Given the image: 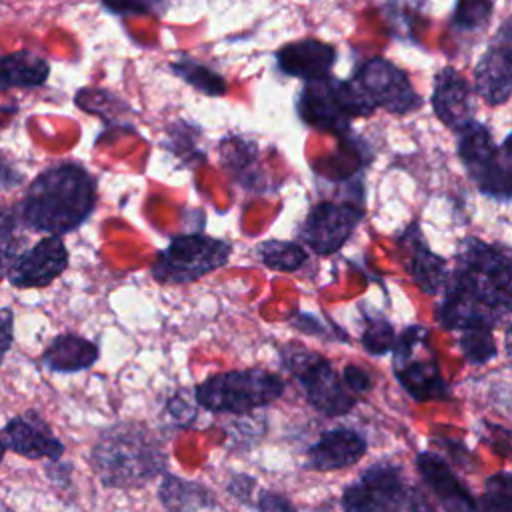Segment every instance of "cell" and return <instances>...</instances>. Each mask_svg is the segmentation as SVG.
Here are the masks:
<instances>
[{"label": "cell", "mask_w": 512, "mask_h": 512, "mask_svg": "<svg viewBox=\"0 0 512 512\" xmlns=\"http://www.w3.org/2000/svg\"><path fill=\"white\" fill-rule=\"evenodd\" d=\"M438 320L446 330H494L510 312V254L500 244L464 238L448 274Z\"/></svg>", "instance_id": "obj_1"}, {"label": "cell", "mask_w": 512, "mask_h": 512, "mask_svg": "<svg viewBox=\"0 0 512 512\" xmlns=\"http://www.w3.org/2000/svg\"><path fill=\"white\" fill-rule=\"evenodd\" d=\"M94 208V176L78 162H58L28 184L16 216L32 232L62 236L78 230Z\"/></svg>", "instance_id": "obj_2"}, {"label": "cell", "mask_w": 512, "mask_h": 512, "mask_svg": "<svg viewBox=\"0 0 512 512\" xmlns=\"http://www.w3.org/2000/svg\"><path fill=\"white\" fill-rule=\"evenodd\" d=\"M106 488L134 490L166 474L168 456L156 434L140 422H116L94 440L88 456Z\"/></svg>", "instance_id": "obj_3"}, {"label": "cell", "mask_w": 512, "mask_h": 512, "mask_svg": "<svg viewBox=\"0 0 512 512\" xmlns=\"http://www.w3.org/2000/svg\"><path fill=\"white\" fill-rule=\"evenodd\" d=\"M284 394V380L262 368L218 372L194 388L196 402L216 414H248L276 402Z\"/></svg>", "instance_id": "obj_4"}, {"label": "cell", "mask_w": 512, "mask_h": 512, "mask_svg": "<svg viewBox=\"0 0 512 512\" xmlns=\"http://www.w3.org/2000/svg\"><path fill=\"white\" fill-rule=\"evenodd\" d=\"M282 362L286 370L300 382L306 402L326 418L348 414L356 396L344 386L340 374L318 352L290 342L282 348Z\"/></svg>", "instance_id": "obj_5"}, {"label": "cell", "mask_w": 512, "mask_h": 512, "mask_svg": "<svg viewBox=\"0 0 512 512\" xmlns=\"http://www.w3.org/2000/svg\"><path fill=\"white\" fill-rule=\"evenodd\" d=\"M300 118L318 130L342 134L348 130L352 118L370 116L372 104L356 88L352 80H322L304 82L298 98Z\"/></svg>", "instance_id": "obj_6"}, {"label": "cell", "mask_w": 512, "mask_h": 512, "mask_svg": "<svg viewBox=\"0 0 512 512\" xmlns=\"http://www.w3.org/2000/svg\"><path fill=\"white\" fill-rule=\"evenodd\" d=\"M232 254V244L204 234H182L158 252L152 276L166 286H182L224 266Z\"/></svg>", "instance_id": "obj_7"}, {"label": "cell", "mask_w": 512, "mask_h": 512, "mask_svg": "<svg viewBox=\"0 0 512 512\" xmlns=\"http://www.w3.org/2000/svg\"><path fill=\"white\" fill-rule=\"evenodd\" d=\"M458 156L478 190L496 200H510V144L498 146L490 130L474 118L458 130Z\"/></svg>", "instance_id": "obj_8"}, {"label": "cell", "mask_w": 512, "mask_h": 512, "mask_svg": "<svg viewBox=\"0 0 512 512\" xmlns=\"http://www.w3.org/2000/svg\"><path fill=\"white\" fill-rule=\"evenodd\" d=\"M406 496L408 486L402 468L380 460L344 486L340 508L342 512H406Z\"/></svg>", "instance_id": "obj_9"}, {"label": "cell", "mask_w": 512, "mask_h": 512, "mask_svg": "<svg viewBox=\"0 0 512 512\" xmlns=\"http://www.w3.org/2000/svg\"><path fill=\"white\" fill-rule=\"evenodd\" d=\"M372 108H384L390 114H408L422 106V98L412 88L408 74L386 58L366 60L350 78Z\"/></svg>", "instance_id": "obj_10"}, {"label": "cell", "mask_w": 512, "mask_h": 512, "mask_svg": "<svg viewBox=\"0 0 512 512\" xmlns=\"http://www.w3.org/2000/svg\"><path fill=\"white\" fill-rule=\"evenodd\" d=\"M362 216V210L352 204L318 202L302 222L298 236L318 256H330L346 244Z\"/></svg>", "instance_id": "obj_11"}, {"label": "cell", "mask_w": 512, "mask_h": 512, "mask_svg": "<svg viewBox=\"0 0 512 512\" xmlns=\"http://www.w3.org/2000/svg\"><path fill=\"white\" fill-rule=\"evenodd\" d=\"M70 256L60 236H44L28 250L18 252L12 262L6 280L14 288H46L50 286L66 268Z\"/></svg>", "instance_id": "obj_12"}, {"label": "cell", "mask_w": 512, "mask_h": 512, "mask_svg": "<svg viewBox=\"0 0 512 512\" xmlns=\"http://www.w3.org/2000/svg\"><path fill=\"white\" fill-rule=\"evenodd\" d=\"M474 88L490 106L506 104L512 92V18H506L480 56L474 70Z\"/></svg>", "instance_id": "obj_13"}, {"label": "cell", "mask_w": 512, "mask_h": 512, "mask_svg": "<svg viewBox=\"0 0 512 512\" xmlns=\"http://www.w3.org/2000/svg\"><path fill=\"white\" fill-rule=\"evenodd\" d=\"M4 448L28 460H60L64 454L62 440L52 432L50 424L36 410L12 416L2 428Z\"/></svg>", "instance_id": "obj_14"}, {"label": "cell", "mask_w": 512, "mask_h": 512, "mask_svg": "<svg viewBox=\"0 0 512 512\" xmlns=\"http://www.w3.org/2000/svg\"><path fill=\"white\" fill-rule=\"evenodd\" d=\"M416 468L436 508L442 512H480L478 498L436 452L424 450L416 456Z\"/></svg>", "instance_id": "obj_15"}, {"label": "cell", "mask_w": 512, "mask_h": 512, "mask_svg": "<svg viewBox=\"0 0 512 512\" xmlns=\"http://www.w3.org/2000/svg\"><path fill=\"white\" fill-rule=\"evenodd\" d=\"M368 450L366 438L352 428L326 430L306 448V466L316 472H334L354 466Z\"/></svg>", "instance_id": "obj_16"}, {"label": "cell", "mask_w": 512, "mask_h": 512, "mask_svg": "<svg viewBox=\"0 0 512 512\" xmlns=\"http://www.w3.org/2000/svg\"><path fill=\"white\" fill-rule=\"evenodd\" d=\"M334 60H336L334 46L314 38L284 44L276 52L278 68L288 76L302 78L304 82L322 80L330 76V68Z\"/></svg>", "instance_id": "obj_17"}, {"label": "cell", "mask_w": 512, "mask_h": 512, "mask_svg": "<svg viewBox=\"0 0 512 512\" xmlns=\"http://www.w3.org/2000/svg\"><path fill=\"white\" fill-rule=\"evenodd\" d=\"M406 252V268L410 278L424 294H438L448 282V264L442 256L434 254L416 224H412L400 238Z\"/></svg>", "instance_id": "obj_18"}, {"label": "cell", "mask_w": 512, "mask_h": 512, "mask_svg": "<svg viewBox=\"0 0 512 512\" xmlns=\"http://www.w3.org/2000/svg\"><path fill=\"white\" fill-rule=\"evenodd\" d=\"M432 108L438 120L456 132L472 120L470 86L456 68L446 66L436 74Z\"/></svg>", "instance_id": "obj_19"}, {"label": "cell", "mask_w": 512, "mask_h": 512, "mask_svg": "<svg viewBox=\"0 0 512 512\" xmlns=\"http://www.w3.org/2000/svg\"><path fill=\"white\" fill-rule=\"evenodd\" d=\"M156 496L166 512H202L218 508V498L206 484L170 472L162 474Z\"/></svg>", "instance_id": "obj_20"}, {"label": "cell", "mask_w": 512, "mask_h": 512, "mask_svg": "<svg viewBox=\"0 0 512 512\" xmlns=\"http://www.w3.org/2000/svg\"><path fill=\"white\" fill-rule=\"evenodd\" d=\"M100 352L94 342L78 334H58L42 352L40 362L50 372H80L98 360Z\"/></svg>", "instance_id": "obj_21"}, {"label": "cell", "mask_w": 512, "mask_h": 512, "mask_svg": "<svg viewBox=\"0 0 512 512\" xmlns=\"http://www.w3.org/2000/svg\"><path fill=\"white\" fill-rule=\"evenodd\" d=\"M48 76V60L34 50L20 48L0 56V92L12 88H38Z\"/></svg>", "instance_id": "obj_22"}, {"label": "cell", "mask_w": 512, "mask_h": 512, "mask_svg": "<svg viewBox=\"0 0 512 512\" xmlns=\"http://www.w3.org/2000/svg\"><path fill=\"white\" fill-rule=\"evenodd\" d=\"M394 374H396V380L402 384V388L418 402L450 398V388L442 378L436 362L420 360V362L402 364L394 368Z\"/></svg>", "instance_id": "obj_23"}, {"label": "cell", "mask_w": 512, "mask_h": 512, "mask_svg": "<svg viewBox=\"0 0 512 512\" xmlns=\"http://www.w3.org/2000/svg\"><path fill=\"white\" fill-rule=\"evenodd\" d=\"M256 252L264 266L280 272H294L306 262V250L300 242L266 240L258 246Z\"/></svg>", "instance_id": "obj_24"}, {"label": "cell", "mask_w": 512, "mask_h": 512, "mask_svg": "<svg viewBox=\"0 0 512 512\" xmlns=\"http://www.w3.org/2000/svg\"><path fill=\"white\" fill-rule=\"evenodd\" d=\"M172 72L178 74L186 84L194 86L198 92H204L208 96H220L226 92L224 78L210 66L194 58H180L172 64Z\"/></svg>", "instance_id": "obj_25"}, {"label": "cell", "mask_w": 512, "mask_h": 512, "mask_svg": "<svg viewBox=\"0 0 512 512\" xmlns=\"http://www.w3.org/2000/svg\"><path fill=\"white\" fill-rule=\"evenodd\" d=\"M512 504V478L502 470L486 478L484 492L478 498L480 512H510Z\"/></svg>", "instance_id": "obj_26"}, {"label": "cell", "mask_w": 512, "mask_h": 512, "mask_svg": "<svg viewBox=\"0 0 512 512\" xmlns=\"http://www.w3.org/2000/svg\"><path fill=\"white\" fill-rule=\"evenodd\" d=\"M18 216L14 210L0 206V282L6 278L18 256Z\"/></svg>", "instance_id": "obj_27"}, {"label": "cell", "mask_w": 512, "mask_h": 512, "mask_svg": "<svg viewBox=\"0 0 512 512\" xmlns=\"http://www.w3.org/2000/svg\"><path fill=\"white\" fill-rule=\"evenodd\" d=\"M460 350L466 362L470 364H486L490 358L496 356V342L492 330L486 328H472L460 332Z\"/></svg>", "instance_id": "obj_28"}, {"label": "cell", "mask_w": 512, "mask_h": 512, "mask_svg": "<svg viewBox=\"0 0 512 512\" xmlns=\"http://www.w3.org/2000/svg\"><path fill=\"white\" fill-rule=\"evenodd\" d=\"M362 346L372 356H382L394 346V330L386 320H366V328L362 332Z\"/></svg>", "instance_id": "obj_29"}, {"label": "cell", "mask_w": 512, "mask_h": 512, "mask_svg": "<svg viewBox=\"0 0 512 512\" xmlns=\"http://www.w3.org/2000/svg\"><path fill=\"white\" fill-rule=\"evenodd\" d=\"M490 12V2H460L452 14V26L466 32L484 28L490 18Z\"/></svg>", "instance_id": "obj_30"}, {"label": "cell", "mask_w": 512, "mask_h": 512, "mask_svg": "<svg viewBox=\"0 0 512 512\" xmlns=\"http://www.w3.org/2000/svg\"><path fill=\"white\" fill-rule=\"evenodd\" d=\"M256 486H258V480L252 474L234 472V474H230L224 490L234 502H238L242 506H250V504H254Z\"/></svg>", "instance_id": "obj_31"}, {"label": "cell", "mask_w": 512, "mask_h": 512, "mask_svg": "<svg viewBox=\"0 0 512 512\" xmlns=\"http://www.w3.org/2000/svg\"><path fill=\"white\" fill-rule=\"evenodd\" d=\"M426 338H428V330L426 328H422V326H408L400 334V338L394 340V346H392L394 348V368L404 364L410 358L412 350L418 348V344L426 342Z\"/></svg>", "instance_id": "obj_32"}, {"label": "cell", "mask_w": 512, "mask_h": 512, "mask_svg": "<svg viewBox=\"0 0 512 512\" xmlns=\"http://www.w3.org/2000/svg\"><path fill=\"white\" fill-rule=\"evenodd\" d=\"M256 512H298L296 504L276 490H260L254 500Z\"/></svg>", "instance_id": "obj_33"}, {"label": "cell", "mask_w": 512, "mask_h": 512, "mask_svg": "<svg viewBox=\"0 0 512 512\" xmlns=\"http://www.w3.org/2000/svg\"><path fill=\"white\" fill-rule=\"evenodd\" d=\"M44 474L54 490L64 492V490L72 488V464L70 462H64L62 458L48 462L44 466Z\"/></svg>", "instance_id": "obj_34"}, {"label": "cell", "mask_w": 512, "mask_h": 512, "mask_svg": "<svg viewBox=\"0 0 512 512\" xmlns=\"http://www.w3.org/2000/svg\"><path fill=\"white\" fill-rule=\"evenodd\" d=\"M342 382H344V386L358 398V394H364V392H368L370 388H372V378H370V374L364 370V368H360V366H354V364H348L346 368H344V372H342Z\"/></svg>", "instance_id": "obj_35"}, {"label": "cell", "mask_w": 512, "mask_h": 512, "mask_svg": "<svg viewBox=\"0 0 512 512\" xmlns=\"http://www.w3.org/2000/svg\"><path fill=\"white\" fill-rule=\"evenodd\" d=\"M14 344V310L0 306V366Z\"/></svg>", "instance_id": "obj_36"}, {"label": "cell", "mask_w": 512, "mask_h": 512, "mask_svg": "<svg viewBox=\"0 0 512 512\" xmlns=\"http://www.w3.org/2000/svg\"><path fill=\"white\" fill-rule=\"evenodd\" d=\"M406 512H440L430 494L420 486H408Z\"/></svg>", "instance_id": "obj_37"}, {"label": "cell", "mask_w": 512, "mask_h": 512, "mask_svg": "<svg viewBox=\"0 0 512 512\" xmlns=\"http://www.w3.org/2000/svg\"><path fill=\"white\" fill-rule=\"evenodd\" d=\"M20 184H22V174L16 170L12 160L4 152H0V188L10 190Z\"/></svg>", "instance_id": "obj_38"}, {"label": "cell", "mask_w": 512, "mask_h": 512, "mask_svg": "<svg viewBox=\"0 0 512 512\" xmlns=\"http://www.w3.org/2000/svg\"><path fill=\"white\" fill-rule=\"evenodd\" d=\"M168 410H170V414L174 416V420H176V422H180L182 426H186L188 422H192V420H194V416H196L194 408L186 406L180 398H172V402L168 404Z\"/></svg>", "instance_id": "obj_39"}, {"label": "cell", "mask_w": 512, "mask_h": 512, "mask_svg": "<svg viewBox=\"0 0 512 512\" xmlns=\"http://www.w3.org/2000/svg\"><path fill=\"white\" fill-rule=\"evenodd\" d=\"M4 454H6V448H4V442H2V438H0V464H2V460H4Z\"/></svg>", "instance_id": "obj_40"}, {"label": "cell", "mask_w": 512, "mask_h": 512, "mask_svg": "<svg viewBox=\"0 0 512 512\" xmlns=\"http://www.w3.org/2000/svg\"><path fill=\"white\" fill-rule=\"evenodd\" d=\"M0 512H14V510L8 508V506H4V504H0Z\"/></svg>", "instance_id": "obj_41"}]
</instances>
